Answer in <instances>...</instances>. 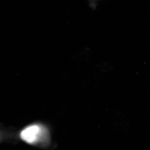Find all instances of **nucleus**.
<instances>
[{
    "label": "nucleus",
    "mask_w": 150,
    "mask_h": 150,
    "mask_svg": "<svg viewBox=\"0 0 150 150\" xmlns=\"http://www.w3.org/2000/svg\"><path fill=\"white\" fill-rule=\"evenodd\" d=\"M46 128L34 124L27 126L20 133L21 139L32 145H44L48 142V137Z\"/></svg>",
    "instance_id": "obj_1"
}]
</instances>
